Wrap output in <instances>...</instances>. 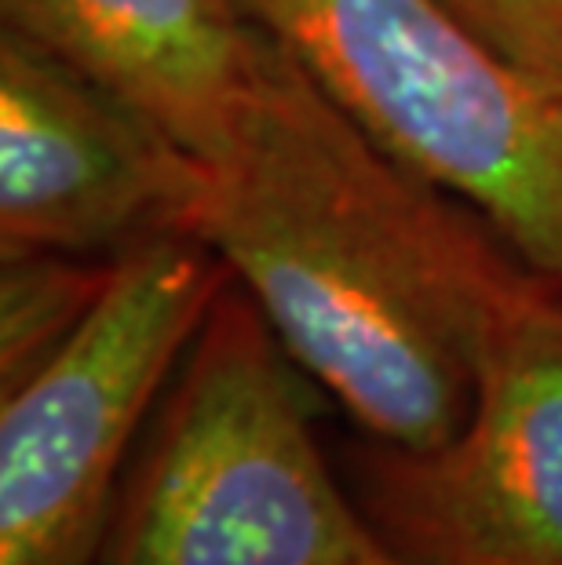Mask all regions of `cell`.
Listing matches in <instances>:
<instances>
[{"label": "cell", "mask_w": 562, "mask_h": 565, "mask_svg": "<svg viewBox=\"0 0 562 565\" xmlns=\"http://www.w3.org/2000/svg\"><path fill=\"white\" fill-rule=\"evenodd\" d=\"M358 503L413 565H562V285L497 310L464 427L432 452L369 441Z\"/></svg>", "instance_id": "cell-5"}, {"label": "cell", "mask_w": 562, "mask_h": 565, "mask_svg": "<svg viewBox=\"0 0 562 565\" xmlns=\"http://www.w3.org/2000/svg\"><path fill=\"white\" fill-rule=\"evenodd\" d=\"M351 121L562 285V81L446 0H242Z\"/></svg>", "instance_id": "cell-3"}, {"label": "cell", "mask_w": 562, "mask_h": 565, "mask_svg": "<svg viewBox=\"0 0 562 565\" xmlns=\"http://www.w3.org/2000/svg\"><path fill=\"white\" fill-rule=\"evenodd\" d=\"M0 19L205 164L231 147L256 88L263 30L242 0H0Z\"/></svg>", "instance_id": "cell-7"}, {"label": "cell", "mask_w": 562, "mask_h": 565, "mask_svg": "<svg viewBox=\"0 0 562 565\" xmlns=\"http://www.w3.org/2000/svg\"><path fill=\"white\" fill-rule=\"evenodd\" d=\"M194 234L369 441L405 452L464 427L497 310L533 274L468 204L380 150L267 30Z\"/></svg>", "instance_id": "cell-1"}, {"label": "cell", "mask_w": 562, "mask_h": 565, "mask_svg": "<svg viewBox=\"0 0 562 565\" xmlns=\"http://www.w3.org/2000/svg\"><path fill=\"white\" fill-rule=\"evenodd\" d=\"M209 164L59 55L0 30V252L117 259L194 234Z\"/></svg>", "instance_id": "cell-6"}, {"label": "cell", "mask_w": 562, "mask_h": 565, "mask_svg": "<svg viewBox=\"0 0 562 565\" xmlns=\"http://www.w3.org/2000/svg\"><path fill=\"white\" fill-rule=\"evenodd\" d=\"M500 52L562 81V0H446Z\"/></svg>", "instance_id": "cell-9"}, {"label": "cell", "mask_w": 562, "mask_h": 565, "mask_svg": "<svg viewBox=\"0 0 562 565\" xmlns=\"http://www.w3.org/2000/svg\"><path fill=\"white\" fill-rule=\"evenodd\" d=\"M231 270L198 234L117 256L88 321L0 394V565H99L131 441Z\"/></svg>", "instance_id": "cell-4"}, {"label": "cell", "mask_w": 562, "mask_h": 565, "mask_svg": "<svg viewBox=\"0 0 562 565\" xmlns=\"http://www.w3.org/2000/svg\"><path fill=\"white\" fill-rule=\"evenodd\" d=\"M307 372L234 278L179 362L99 565H413L332 478Z\"/></svg>", "instance_id": "cell-2"}, {"label": "cell", "mask_w": 562, "mask_h": 565, "mask_svg": "<svg viewBox=\"0 0 562 565\" xmlns=\"http://www.w3.org/2000/svg\"><path fill=\"white\" fill-rule=\"evenodd\" d=\"M117 259L0 252V394L30 380L99 307Z\"/></svg>", "instance_id": "cell-8"}]
</instances>
